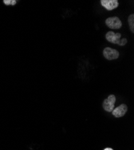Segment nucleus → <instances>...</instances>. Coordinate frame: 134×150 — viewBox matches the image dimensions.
<instances>
[{
	"instance_id": "obj_5",
	"label": "nucleus",
	"mask_w": 134,
	"mask_h": 150,
	"mask_svg": "<svg viewBox=\"0 0 134 150\" xmlns=\"http://www.w3.org/2000/svg\"><path fill=\"white\" fill-rule=\"evenodd\" d=\"M128 111V106L125 104H121L119 106L114 109L112 111L113 115L116 118L123 117Z\"/></svg>"
},
{
	"instance_id": "obj_1",
	"label": "nucleus",
	"mask_w": 134,
	"mask_h": 150,
	"mask_svg": "<svg viewBox=\"0 0 134 150\" xmlns=\"http://www.w3.org/2000/svg\"><path fill=\"white\" fill-rule=\"evenodd\" d=\"M121 34L120 33H115L113 31H109L106 33L105 37L106 39L110 43L114 44H117L120 46H125L127 43V39L124 38L123 39H120L121 38Z\"/></svg>"
},
{
	"instance_id": "obj_7",
	"label": "nucleus",
	"mask_w": 134,
	"mask_h": 150,
	"mask_svg": "<svg viewBox=\"0 0 134 150\" xmlns=\"http://www.w3.org/2000/svg\"><path fill=\"white\" fill-rule=\"evenodd\" d=\"M129 28L132 33H134V14H131L128 18Z\"/></svg>"
},
{
	"instance_id": "obj_8",
	"label": "nucleus",
	"mask_w": 134,
	"mask_h": 150,
	"mask_svg": "<svg viewBox=\"0 0 134 150\" xmlns=\"http://www.w3.org/2000/svg\"><path fill=\"white\" fill-rule=\"evenodd\" d=\"M3 2L6 6H15L16 4V1L15 0H4Z\"/></svg>"
},
{
	"instance_id": "obj_6",
	"label": "nucleus",
	"mask_w": 134,
	"mask_h": 150,
	"mask_svg": "<svg viewBox=\"0 0 134 150\" xmlns=\"http://www.w3.org/2000/svg\"><path fill=\"white\" fill-rule=\"evenodd\" d=\"M101 3V5L108 11L116 8L119 5L117 0H102Z\"/></svg>"
},
{
	"instance_id": "obj_4",
	"label": "nucleus",
	"mask_w": 134,
	"mask_h": 150,
	"mask_svg": "<svg viewBox=\"0 0 134 150\" xmlns=\"http://www.w3.org/2000/svg\"><path fill=\"white\" fill-rule=\"evenodd\" d=\"M103 54L104 57L108 60L116 59L118 58L120 55L119 52L117 50L109 47H106L104 49L103 51Z\"/></svg>"
},
{
	"instance_id": "obj_9",
	"label": "nucleus",
	"mask_w": 134,
	"mask_h": 150,
	"mask_svg": "<svg viewBox=\"0 0 134 150\" xmlns=\"http://www.w3.org/2000/svg\"><path fill=\"white\" fill-rule=\"evenodd\" d=\"M104 150H114V149H112V148H106L104 149Z\"/></svg>"
},
{
	"instance_id": "obj_3",
	"label": "nucleus",
	"mask_w": 134,
	"mask_h": 150,
	"mask_svg": "<svg viewBox=\"0 0 134 150\" xmlns=\"http://www.w3.org/2000/svg\"><path fill=\"white\" fill-rule=\"evenodd\" d=\"M105 23L106 26L111 29H119L122 26L121 21L117 16L107 18L105 21Z\"/></svg>"
},
{
	"instance_id": "obj_2",
	"label": "nucleus",
	"mask_w": 134,
	"mask_h": 150,
	"mask_svg": "<svg viewBox=\"0 0 134 150\" xmlns=\"http://www.w3.org/2000/svg\"><path fill=\"white\" fill-rule=\"evenodd\" d=\"M116 102V98L114 95H109L108 97L105 99L103 102V108L104 110L108 112H111L114 108Z\"/></svg>"
}]
</instances>
